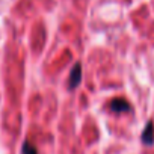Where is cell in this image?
Here are the masks:
<instances>
[{
    "label": "cell",
    "mask_w": 154,
    "mask_h": 154,
    "mask_svg": "<svg viewBox=\"0 0 154 154\" xmlns=\"http://www.w3.org/2000/svg\"><path fill=\"white\" fill-rule=\"evenodd\" d=\"M82 82V65L77 62L72 69H71V74H69V80H68V86L69 89H75L77 86L80 85Z\"/></svg>",
    "instance_id": "obj_1"
},
{
    "label": "cell",
    "mask_w": 154,
    "mask_h": 154,
    "mask_svg": "<svg viewBox=\"0 0 154 154\" xmlns=\"http://www.w3.org/2000/svg\"><path fill=\"white\" fill-rule=\"evenodd\" d=\"M109 109L112 112H115V113H122V112H130L131 107H130L127 100H124V98H113L110 101V104H109Z\"/></svg>",
    "instance_id": "obj_2"
},
{
    "label": "cell",
    "mask_w": 154,
    "mask_h": 154,
    "mask_svg": "<svg viewBox=\"0 0 154 154\" xmlns=\"http://www.w3.org/2000/svg\"><path fill=\"white\" fill-rule=\"evenodd\" d=\"M142 143L143 145H152L154 143V124L152 121H148L143 131H142Z\"/></svg>",
    "instance_id": "obj_3"
},
{
    "label": "cell",
    "mask_w": 154,
    "mask_h": 154,
    "mask_svg": "<svg viewBox=\"0 0 154 154\" xmlns=\"http://www.w3.org/2000/svg\"><path fill=\"white\" fill-rule=\"evenodd\" d=\"M23 154H38V149L35 145H32L29 140L23 143Z\"/></svg>",
    "instance_id": "obj_4"
}]
</instances>
